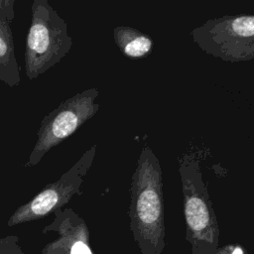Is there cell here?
<instances>
[{
	"instance_id": "6da1fadb",
	"label": "cell",
	"mask_w": 254,
	"mask_h": 254,
	"mask_svg": "<svg viewBox=\"0 0 254 254\" xmlns=\"http://www.w3.org/2000/svg\"><path fill=\"white\" fill-rule=\"evenodd\" d=\"M130 230L141 254H162L166 242L163 173L153 150L145 145L131 179Z\"/></svg>"
},
{
	"instance_id": "7a4b0ae2",
	"label": "cell",
	"mask_w": 254,
	"mask_h": 254,
	"mask_svg": "<svg viewBox=\"0 0 254 254\" xmlns=\"http://www.w3.org/2000/svg\"><path fill=\"white\" fill-rule=\"evenodd\" d=\"M186 239L191 254H214L219 243V226L198 158L186 153L179 159Z\"/></svg>"
},
{
	"instance_id": "3957f363",
	"label": "cell",
	"mask_w": 254,
	"mask_h": 254,
	"mask_svg": "<svg viewBox=\"0 0 254 254\" xmlns=\"http://www.w3.org/2000/svg\"><path fill=\"white\" fill-rule=\"evenodd\" d=\"M26 37L24 68L31 80L58 64L71 50L66 22L47 0H34Z\"/></svg>"
},
{
	"instance_id": "277c9868",
	"label": "cell",
	"mask_w": 254,
	"mask_h": 254,
	"mask_svg": "<svg viewBox=\"0 0 254 254\" xmlns=\"http://www.w3.org/2000/svg\"><path fill=\"white\" fill-rule=\"evenodd\" d=\"M99 95L96 87L78 92L65 100L41 121L37 131V141L24 167L38 165L45 155L74 134L86 121L98 111L99 104L95 101Z\"/></svg>"
},
{
	"instance_id": "5b68a950",
	"label": "cell",
	"mask_w": 254,
	"mask_h": 254,
	"mask_svg": "<svg viewBox=\"0 0 254 254\" xmlns=\"http://www.w3.org/2000/svg\"><path fill=\"white\" fill-rule=\"evenodd\" d=\"M190 35L196 46L213 58L229 63L254 59V14L209 19Z\"/></svg>"
},
{
	"instance_id": "8992f818",
	"label": "cell",
	"mask_w": 254,
	"mask_h": 254,
	"mask_svg": "<svg viewBox=\"0 0 254 254\" xmlns=\"http://www.w3.org/2000/svg\"><path fill=\"white\" fill-rule=\"evenodd\" d=\"M96 145H92L60 179L47 185L34 197L20 205L7 221L9 227L42 219L69 202L74 195H81V185L91 168Z\"/></svg>"
},
{
	"instance_id": "52a82bcc",
	"label": "cell",
	"mask_w": 254,
	"mask_h": 254,
	"mask_svg": "<svg viewBox=\"0 0 254 254\" xmlns=\"http://www.w3.org/2000/svg\"><path fill=\"white\" fill-rule=\"evenodd\" d=\"M49 232L57 233L58 237L48 242L41 254H93L85 220L69 207L54 212V219L42 230L43 234Z\"/></svg>"
},
{
	"instance_id": "ba28073f",
	"label": "cell",
	"mask_w": 254,
	"mask_h": 254,
	"mask_svg": "<svg viewBox=\"0 0 254 254\" xmlns=\"http://www.w3.org/2000/svg\"><path fill=\"white\" fill-rule=\"evenodd\" d=\"M14 5V0H0V81L9 87H16L21 81L11 29Z\"/></svg>"
},
{
	"instance_id": "9c48e42d",
	"label": "cell",
	"mask_w": 254,
	"mask_h": 254,
	"mask_svg": "<svg viewBox=\"0 0 254 254\" xmlns=\"http://www.w3.org/2000/svg\"><path fill=\"white\" fill-rule=\"evenodd\" d=\"M114 42L120 52L127 58L140 59L146 57L153 48L152 39L132 27L118 26L113 30Z\"/></svg>"
},
{
	"instance_id": "30bf717a",
	"label": "cell",
	"mask_w": 254,
	"mask_h": 254,
	"mask_svg": "<svg viewBox=\"0 0 254 254\" xmlns=\"http://www.w3.org/2000/svg\"><path fill=\"white\" fill-rule=\"evenodd\" d=\"M0 254H24L19 245V237L17 235H7L0 238Z\"/></svg>"
},
{
	"instance_id": "8fae6325",
	"label": "cell",
	"mask_w": 254,
	"mask_h": 254,
	"mask_svg": "<svg viewBox=\"0 0 254 254\" xmlns=\"http://www.w3.org/2000/svg\"><path fill=\"white\" fill-rule=\"evenodd\" d=\"M214 254H245V249L236 244H227L218 247Z\"/></svg>"
}]
</instances>
